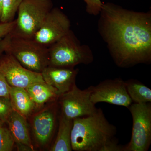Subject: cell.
Wrapping results in <instances>:
<instances>
[{"instance_id": "6da1fadb", "label": "cell", "mask_w": 151, "mask_h": 151, "mask_svg": "<svg viewBox=\"0 0 151 151\" xmlns=\"http://www.w3.org/2000/svg\"><path fill=\"white\" fill-rule=\"evenodd\" d=\"M99 31L118 66L129 67L151 61V14L103 4Z\"/></svg>"}, {"instance_id": "7a4b0ae2", "label": "cell", "mask_w": 151, "mask_h": 151, "mask_svg": "<svg viewBox=\"0 0 151 151\" xmlns=\"http://www.w3.org/2000/svg\"><path fill=\"white\" fill-rule=\"evenodd\" d=\"M117 128L110 124L101 108L91 116L73 119L72 150L124 151L116 137Z\"/></svg>"}, {"instance_id": "3957f363", "label": "cell", "mask_w": 151, "mask_h": 151, "mask_svg": "<svg viewBox=\"0 0 151 151\" xmlns=\"http://www.w3.org/2000/svg\"><path fill=\"white\" fill-rule=\"evenodd\" d=\"M48 48L50 66L72 68L80 64L88 65L94 60L89 46L81 45L71 30Z\"/></svg>"}, {"instance_id": "277c9868", "label": "cell", "mask_w": 151, "mask_h": 151, "mask_svg": "<svg viewBox=\"0 0 151 151\" xmlns=\"http://www.w3.org/2000/svg\"><path fill=\"white\" fill-rule=\"evenodd\" d=\"M52 8L51 0H23L17 12L16 23L10 35L32 39Z\"/></svg>"}, {"instance_id": "5b68a950", "label": "cell", "mask_w": 151, "mask_h": 151, "mask_svg": "<svg viewBox=\"0 0 151 151\" xmlns=\"http://www.w3.org/2000/svg\"><path fill=\"white\" fill-rule=\"evenodd\" d=\"M5 52L14 58L25 68L36 73H41L49 65L48 47L32 39L11 36Z\"/></svg>"}, {"instance_id": "8992f818", "label": "cell", "mask_w": 151, "mask_h": 151, "mask_svg": "<svg viewBox=\"0 0 151 151\" xmlns=\"http://www.w3.org/2000/svg\"><path fill=\"white\" fill-rule=\"evenodd\" d=\"M128 109L133 119L132 137L124 151H147L151 144V103H132Z\"/></svg>"}, {"instance_id": "52a82bcc", "label": "cell", "mask_w": 151, "mask_h": 151, "mask_svg": "<svg viewBox=\"0 0 151 151\" xmlns=\"http://www.w3.org/2000/svg\"><path fill=\"white\" fill-rule=\"evenodd\" d=\"M89 87L81 90L75 84L69 91L60 94L57 101L60 114L68 119H73L91 116L96 113V108L90 100Z\"/></svg>"}, {"instance_id": "ba28073f", "label": "cell", "mask_w": 151, "mask_h": 151, "mask_svg": "<svg viewBox=\"0 0 151 151\" xmlns=\"http://www.w3.org/2000/svg\"><path fill=\"white\" fill-rule=\"evenodd\" d=\"M69 18L61 10L52 8L33 38L36 42L49 47L70 30Z\"/></svg>"}, {"instance_id": "9c48e42d", "label": "cell", "mask_w": 151, "mask_h": 151, "mask_svg": "<svg viewBox=\"0 0 151 151\" xmlns=\"http://www.w3.org/2000/svg\"><path fill=\"white\" fill-rule=\"evenodd\" d=\"M89 88L90 100L95 105L106 103L128 108L133 103L127 93L125 81L121 78L106 79Z\"/></svg>"}, {"instance_id": "30bf717a", "label": "cell", "mask_w": 151, "mask_h": 151, "mask_svg": "<svg viewBox=\"0 0 151 151\" xmlns=\"http://www.w3.org/2000/svg\"><path fill=\"white\" fill-rule=\"evenodd\" d=\"M0 73L13 87L25 89L34 83L44 81L41 73L25 68L14 58L6 52L0 55Z\"/></svg>"}, {"instance_id": "8fae6325", "label": "cell", "mask_w": 151, "mask_h": 151, "mask_svg": "<svg viewBox=\"0 0 151 151\" xmlns=\"http://www.w3.org/2000/svg\"><path fill=\"white\" fill-rule=\"evenodd\" d=\"M57 106L53 104L38 112L33 117V132L39 145L45 146L53 136L56 126Z\"/></svg>"}, {"instance_id": "7c38bea8", "label": "cell", "mask_w": 151, "mask_h": 151, "mask_svg": "<svg viewBox=\"0 0 151 151\" xmlns=\"http://www.w3.org/2000/svg\"><path fill=\"white\" fill-rule=\"evenodd\" d=\"M78 69L74 68L53 67L48 65L41 72L45 82L54 87L60 95L69 91L76 84Z\"/></svg>"}, {"instance_id": "4fadbf2b", "label": "cell", "mask_w": 151, "mask_h": 151, "mask_svg": "<svg viewBox=\"0 0 151 151\" xmlns=\"http://www.w3.org/2000/svg\"><path fill=\"white\" fill-rule=\"evenodd\" d=\"M19 151H33L26 118L13 110L6 123Z\"/></svg>"}, {"instance_id": "5bb4252c", "label": "cell", "mask_w": 151, "mask_h": 151, "mask_svg": "<svg viewBox=\"0 0 151 151\" xmlns=\"http://www.w3.org/2000/svg\"><path fill=\"white\" fill-rule=\"evenodd\" d=\"M25 89L36 108H40L47 102L57 101L59 96L57 89L45 81L34 83Z\"/></svg>"}, {"instance_id": "9a60e30c", "label": "cell", "mask_w": 151, "mask_h": 151, "mask_svg": "<svg viewBox=\"0 0 151 151\" xmlns=\"http://www.w3.org/2000/svg\"><path fill=\"white\" fill-rule=\"evenodd\" d=\"M9 98L13 110L25 118L30 116L37 108L24 88L11 86Z\"/></svg>"}, {"instance_id": "2e32d148", "label": "cell", "mask_w": 151, "mask_h": 151, "mask_svg": "<svg viewBox=\"0 0 151 151\" xmlns=\"http://www.w3.org/2000/svg\"><path fill=\"white\" fill-rule=\"evenodd\" d=\"M58 119V131L55 140L50 150L72 151L71 133L73 127V120L68 119L60 114Z\"/></svg>"}, {"instance_id": "e0dca14e", "label": "cell", "mask_w": 151, "mask_h": 151, "mask_svg": "<svg viewBox=\"0 0 151 151\" xmlns=\"http://www.w3.org/2000/svg\"><path fill=\"white\" fill-rule=\"evenodd\" d=\"M127 93L132 102L137 104L151 103V89L136 79L125 81Z\"/></svg>"}, {"instance_id": "ac0fdd59", "label": "cell", "mask_w": 151, "mask_h": 151, "mask_svg": "<svg viewBox=\"0 0 151 151\" xmlns=\"http://www.w3.org/2000/svg\"><path fill=\"white\" fill-rule=\"evenodd\" d=\"M22 1L2 0V14L0 22H10L14 20V17Z\"/></svg>"}, {"instance_id": "d6986e66", "label": "cell", "mask_w": 151, "mask_h": 151, "mask_svg": "<svg viewBox=\"0 0 151 151\" xmlns=\"http://www.w3.org/2000/svg\"><path fill=\"white\" fill-rule=\"evenodd\" d=\"M4 124L0 127V151H11L14 140L8 127H4Z\"/></svg>"}, {"instance_id": "ffe728a7", "label": "cell", "mask_w": 151, "mask_h": 151, "mask_svg": "<svg viewBox=\"0 0 151 151\" xmlns=\"http://www.w3.org/2000/svg\"><path fill=\"white\" fill-rule=\"evenodd\" d=\"M9 97H0V119L6 123L13 111Z\"/></svg>"}, {"instance_id": "44dd1931", "label": "cell", "mask_w": 151, "mask_h": 151, "mask_svg": "<svg viewBox=\"0 0 151 151\" xmlns=\"http://www.w3.org/2000/svg\"><path fill=\"white\" fill-rule=\"evenodd\" d=\"M86 3V11L91 15L97 16L100 14L103 3L101 0H84Z\"/></svg>"}, {"instance_id": "7402d4cb", "label": "cell", "mask_w": 151, "mask_h": 151, "mask_svg": "<svg viewBox=\"0 0 151 151\" xmlns=\"http://www.w3.org/2000/svg\"><path fill=\"white\" fill-rule=\"evenodd\" d=\"M16 23V19L10 22H0V39L10 33L15 26Z\"/></svg>"}, {"instance_id": "603a6c76", "label": "cell", "mask_w": 151, "mask_h": 151, "mask_svg": "<svg viewBox=\"0 0 151 151\" xmlns=\"http://www.w3.org/2000/svg\"><path fill=\"white\" fill-rule=\"evenodd\" d=\"M11 86L2 74L0 73V97H9Z\"/></svg>"}, {"instance_id": "cb8c5ba5", "label": "cell", "mask_w": 151, "mask_h": 151, "mask_svg": "<svg viewBox=\"0 0 151 151\" xmlns=\"http://www.w3.org/2000/svg\"><path fill=\"white\" fill-rule=\"evenodd\" d=\"M11 36L9 34L5 37L0 39V55L5 52L9 42Z\"/></svg>"}, {"instance_id": "d4e9b609", "label": "cell", "mask_w": 151, "mask_h": 151, "mask_svg": "<svg viewBox=\"0 0 151 151\" xmlns=\"http://www.w3.org/2000/svg\"><path fill=\"white\" fill-rule=\"evenodd\" d=\"M2 14V0H0V20Z\"/></svg>"}, {"instance_id": "484cf974", "label": "cell", "mask_w": 151, "mask_h": 151, "mask_svg": "<svg viewBox=\"0 0 151 151\" xmlns=\"http://www.w3.org/2000/svg\"><path fill=\"white\" fill-rule=\"evenodd\" d=\"M4 124V123H3L2 121L0 119V127H1Z\"/></svg>"}]
</instances>
